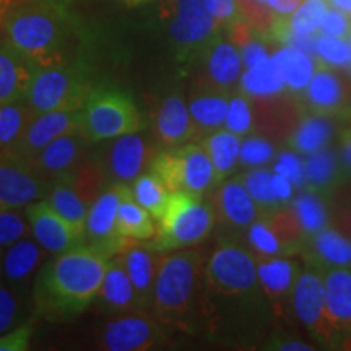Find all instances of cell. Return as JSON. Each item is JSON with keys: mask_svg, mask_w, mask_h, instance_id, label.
Returning <instances> with one entry per match:
<instances>
[{"mask_svg": "<svg viewBox=\"0 0 351 351\" xmlns=\"http://www.w3.org/2000/svg\"><path fill=\"white\" fill-rule=\"evenodd\" d=\"M32 232L28 218H23L16 208L0 207V247L12 245Z\"/></svg>", "mask_w": 351, "mask_h": 351, "instance_id": "44", "label": "cell"}, {"mask_svg": "<svg viewBox=\"0 0 351 351\" xmlns=\"http://www.w3.org/2000/svg\"><path fill=\"white\" fill-rule=\"evenodd\" d=\"M269 41H265L262 36H256L252 41H249L247 44H244L243 47H239L241 57H243V64L245 69H251L254 65L263 62L269 57V49H267V44Z\"/></svg>", "mask_w": 351, "mask_h": 351, "instance_id": "53", "label": "cell"}, {"mask_svg": "<svg viewBox=\"0 0 351 351\" xmlns=\"http://www.w3.org/2000/svg\"><path fill=\"white\" fill-rule=\"evenodd\" d=\"M275 156V148L269 140L258 137V135H249L247 138L241 142L239 161L244 166H263L270 163Z\"/></svg>", "mask_w": 351, "mask_h": 351, "instance_id": "46", "label": "cell"}, {"mask_svg": "<svg viewBox=\"0 0 351 351\" xmlns=\"http://www.w3.org/2000/svg\"><path fill=\"white\" fill-rule=\"evenodd\" d=\"M332 130L328 117L307 114V116H302L300 124L293 130L291 137H289V145L298 153L311 155V153L326 147L332 137Z\"/></svg>", "mask_w": 351, "mask_h": 351, "instance_id": "37", "label": "cell"}, {"mask_svg": "<svg viewBox=\"0 0 351 351\" xmlns=\"http://www.w3.org/2000/svg\"><path fill=\"white\" fill-rule=\"evenodd\" d=\"M326 311L335 337L351 332V270L330 269L326 278Z\"/></svg>", "mask_w": 351, "mask_h": 351, "instance_id": "26", "label": "cell"}, {"mask_svg": "<svg viewBox=\"0 0 351 351\" xmlns=\"http://www.w3.org/2000/svg\"><path fill=\"white\" fill-rule=\"evenodd\" d=\"M2 29L3 39L38 67L67 64L69 15L56 0H32L8 8Z\"/></svg>", "mask_w": 351, "mask_h": 351, "instance_id": "2", "label": "cell"}, {"mask_svg": "<svg viewBox=\"0 0 351 351\" xmlns=\"http://www.w3.org/2000/svg\"><path fill=\"white\" fill-rule=\"evenodd\" d=\"M39 67L7 39L0 41V104L25 99Z\"/></svg>", "mask_w": 351, "mask_h": 351, "instance_id": "20", "label": "cell"}, {"mask_svg": "<svg viewBox=\"0 0 351 351\" xmlns=\"http://www.w3.org/2000/svg\"><path fill=\"white\" fill-rule=\"evenodd\" d=\"M67 181L77 189V192L83 197L88 205L93 204L101 189V173L96 166H82L73 171V174L67 178Z\"/></svg>", "mask_w": 351, "mask_h": 351, "instance_id": "47", "label": "cell"}, {"mask_svg": "<svg viewBox=\"0 0 351 351\" xmlns=\"http://www.w3.org/2000/svg\"><path fill=\"white\" fill-rule=\"evenodd\" d=\"M155 134L168 147L182 145L197 137L191 111L179 95H171L161 101L155 114Z\"/></svg>", "mask_w": 351, "mask_h": 351, "instance_id": "24", "label": "cell"}, {"mask_svg": "<svg viewBox=\"0 0 351 351\" xmlns=\"http://www.w3.org/2000/svg\"><path fill=\"white\" fill-rule=\"evenodd\" d=\"M298 275H300V269L289 258L280 256L257 258L258 283L265 295L274 300L288 296L293 291Z\"/></svg>", "mask_w": 351, "mask_h": 351, "instance_id": "29", "label": "cell"}, {"mask_svg": "<svg viewBox=\"0 0 351 351\" xmlns=\"http://www.w3.org/2000/svg\"><path fill=\"white\" fill-rule=\"evenodd\" d=\"M202 275L199 251H173L161 256L153 291V311L161 322L178 324L191 311Z\"/></svg>", "mask_w": 351, "mask_h": 351, "instance_id": "4", "label": "cell"}, {"mask_svg": "<svg viewBox=\"0 0 351 351\" xmlns=\"http://www.w3.org/2000/svg\"><path fill=\"white\" fill-rule=\"evenodd\" d=\"M274 171L276 174H282L293 182V186L302 189L306 184V168L304 163L296 153L282 152L276 156V163Z\"/></svg>", "mask_w": 351, "mask_h": 351, "instance_id": "48", "label": "cell"}, {"mask_svg": "<svg viewBox=\"0 0 351 351\" xmlns=\"http://www.w3.org/2000/svg\"><path fill=\"white\" fill-rule=\"evenodd\" d=\"M225 127L239 137H245L254 130V112L249 96L239 91L230 99Z\"/></svg>", "mask_w": 351, "mask_h": 351, "instance_id": "43", "label": "cell"}, {"mask_svg": "<svg viewBox=\"0 0 351 351\" xmlns=\"http://www.w3.org/2000/svg\"><path fill=\"white\" fill-rule=\"evenodd\" d=\"M117 231L130 241H148L156 234L152 215L134 199L130 187L125 191L117 210Z\"/></svg>", "mask_w": 351, "mask_h": 351, "instance_id": "34", "label": "cell"}, {"mask_svg": "<svg viewBox=\"0 0 351 351\" xmlns=\"http://www.w3.org/2000/svg\"><path fill=\"white\" fill-rule=\"evenodd\" d=\"M33 335V324L26 322L16 326L10 332L0 335V351H26Z\"/></svg>", "mask_w": 351, "mask_h": 351, "instance_id": "50", "label": "cell"}, {"mask_svg": "<svg viewBox=\"0 0 351 351\" xmlns=\"http://www.w3.org/2000/svg\"><path fill=\"white\" fill-rule=\"evenodd\" d=\"M346 43H348V49H350V57H348V62H346V65H345V69H346V72H350L351 73V36L346 39Z\"/></svg>", "mask_w": 351, "mask_h": 351, "instance_id": "59", "label": "cell"}, {"mask_svg": "<svg viewBox=\"0 0 351 351\" xmlns=\"http://www.w3.org/2000/svg\"><path fill=\"white\" fill-rule=\"evenodd\" d=\"M298 101L304 111L322 117H348L351 114L348 93L341 78L332 72L330 65L315 59V72Z\"/></svg>", "mask_w": 351, "mask_h": 351, "instance_id": "14", "label": "cell"}, {"mask_svg": "<svg viewBox=\"0 0 351 351\" xmlns=\"http://www.w3.org/2000/svg\"><path fill=\"white\" fill-rule=\"evenodd\" d=\"M306 168V182L309 184V189L313 192L332 191L337 187V184L345 176L343 166H341L340 155H337L332 148H320V150L307 155L304 163Z\"/></svg>", "mask_w": 351, "mask_h": 351, "instance_id": "31", "label": "cell"}, {"mask_svg": "<svg viewBox=\"0 0 351 351\" xmlns=\"http://www.w3.org/2000/svg\"><path fill=\"white\" fill-rule=\"evenodd\" d=\"M228 93L213 90H202L189 103L197 137H207L212 132L225 125L230 99Z\"/></svg>", "mask_w": 351, "mask_h": 351, "instance_id": "28", "label": "cell"}, {"mask_svg": "<svg viewBox=\"0 0 351 351\" xmlns=\"http://www.w3.org/2000/svg\"><path fill=\"white\" fill-rule=\"evenodd\" d=\"M152 169L171 192L204 197L218 184L212 160L202 143L176 145L158 153L152 161Z\"/></svg>", "mask_w": 351, "mask_h": 351, "instance_id": "6", "label": "cell"}, {"mask_svg": "<svg viewBox=\"0 0 351 351\" xmlns=\"http://www.w3.org/2000/svg\"><path fill=\"white\" fill-rule=\"evenodd\" d=\"M320 32L328 36L348 39L351 36V16L339 8H328L320 25Z\"/></svg>", "mask_w": 351, "mask_h": 351, "instance_id": "49", "label": "cell"}, {"mask_svg": "<svg viewBox=\"0 0 351 351\" xmlns=\"http://www.w3.org/2000/svg\"><path fill=\"white\" fill-rule=\"evenodd\" d=\"M265 2L280 15H289L300 7L302 0H265Z\"/></svg>", "mask_w": 351, "mask_h": 351, "instance_id": "56", "label": "cell"}, {"mask_svg": "<svg viewBox=\"0 0 351 351\" xmlns=\"http://www.w3.org/2000/svg\"><path fill=\"white\" fill-rule=\"evenodd\" d=\"M32 234L46 252L57 256L83 244V234L49 207L46 200L26 205Z\"/></svg>", "mask_w": 351, "mask_h": 351, "instance_id": "15", "label": "cell"}, {"mask_svg": "<svg viewBox=\"0 0 351 351\" xmlns=\"http://www.w3.org/2000/svg\"><path fill=\"white\" fill-rule=\"evenodd\" d=\"M130 189L132 194H134V199L137 200L153 218L160 219L163 217L171 191L166 187V184L161 181V178L155 173V171H147V173H142L138 178H135Z\"/></svg>", "mask_w": 351, "mask_h": 351, "instance_id": "38", "label": "cell"}, {"mask_svg": "<svg viewBox=\"0 0 351 351\" xmlns=\"http://www.w3.org/2000/svg\"><path fill=\"white\" fill-rule=\"evenodd\" d=\"M152 147L140 137L138 132L122 135L109 148L108 169L119 182L132 181L143 173L145 166L152 163Z\"/></svg>", "mask_w": 351, "mask_h": 351, "instance_id": "22", "label": "cell"}, {"mask_svg": "<svg viewBox=\"0 0 351 351\" xmlns=\"http://www.w3.org/2000/svg\"><path fill=\"white\" fill-rule=\"evenodd\" d=\"M327 2L351 16V0H327Z\"/></svg>", "mask_w": 351, "mask_h": 351, "instance_id": "58", "label": "cell"}, {"mask_svg": "<svg viewBox=\"0 0 351 351\" xmlns=\"http://www.w3.org/2000/svg\"><path fill=\"white\" fill-rule=\"evenodd\" d=\"M274 348L282 350V351H313L314 346L302 343V341H298V340H282L278 341Z\"/></svg>", "mask_w": 351, "mask_h": 351, "instance_id": "57", "label": "cell"}, {"mask_svg": "<svg viewBox=\"0 0 351 351\" xmlns=\"http://www.w3.org/2000/svg\"><path fill=\"white\" fill-rule=\"evenodd\" d=\"M119 256L134 285L138 309L147 311L148 307H153V291H155L158 263L161 256H158L150 243L143 241L142 244H138V241H130L124 251L119 252Z\"/></svg>", "mask_w": 351, "mask_h": 351, "instance_id": "19", "label": "cell"}, {"mask_svg": "<svg viewBox=\"0 0 351 351\" xmlns=\"http://www.w3.org/2000/svg\"><path fill=\"white\" fill-rule=\"evenodd\" d=\"M205 86L204 90L231 93L241 78L243 57L232 43L217 39L205 52Z\"/></svg>", "mask_w": 351, "mask_h": 351, "instance_id": "21", "label": "cell"}, {"mask_svg": "<svg viewBox=\"0 0 351 351\" xmlns=\"http://www.w3.org/2000/svg\"><path fill=\"white\" fill-rule=\"evenodd\" d=\"M127 189L124 182H116L101 192L88 210L83 244L108 258L117 256L130 243L117 231V210Z\"/></svg>", "mask_w": 351, "mask_h": 351, "instance_id": "10", "label": "cell"}, {"mask_svg": "<svg viewBox=\"0 0 351 351\" xmlns=\"http://www.w3.org/2000/svg\"><path fill=\"white\" fill-rule=\"evenodd\" d=\"M49 207L59 213L64 219H67L72 226H75L85 238V225L88 217V204L83 197L78 194L77 189L70 184L67 179L52 184L49 194L44 199Z\"/></svg>", "mask_w": 351, "mask_h": 351, "instance_id": "33", "label": "cell"}, {"mask_svg": "<svg viewBox=\"0 0 351 351\" xmlns=\"http://www.w3.org/2000/svg\"><path fill=\"white\" fill-rule=\"evenodd\" d=\"M271 176L274 174L270 169L254 168L249 173H245L243 178H239L263 215L282 207L278 197L275 195L274 187H271Z\"/></svg>", "mask_w": 351, "mask_h": 351, "instance_id": "41", "label": "cell"}, {"mask_svg": "<svg viewBox=\"0 0 351 351\" xmlns=\"http://www.w3.org/2000/svg\"><path fill=\"white\" fill-rule=\"evenodd\" d=\"M34 117L36 111L25 99L0 104V150H12Z\"/></svg>", "mask_w": 351, "mask_h": 351, "instance_id": "36", "label": "cell"}, {"mask_svg": "<svg viewBox=\"0 0 351 351\" xmlns=\"http://www.w3.org/2000/svg\"><path fill=\"white\" fill-rule=\"evenodd\" d=\"M340 161L345 174H351V129H345L340 137Z\"/></svg>", "mask_w": 351, "mask_h": 351, "instance_id": "55", "label": "cell"}, {"mask_svg": "<svg viewBox=\"0 0 351 351\" xmlns=\"http://www.w3.org/2000/svg\"><path fill=\"white\" fill-rule=\"evenodd\" d=\"M219 25L204 5V0H174V19L169 25L171 41L179 60L204 56L219 38Z\"/></svg>", "mask_w": 351, "mask_h": 351, "instance_id": "9", "label": "cell"}, {"mask_svg": "<svg viewBox=\"0 0 351 351\" xmlns=\"http://www.w3.org/2000/svg\"><path fill=\"white\" fill-rule=\"evenodd\" d=\"M108 261L85 244L57 254L34 280L36 314L49 322H65L80 315L98 298Z\"/></svg>", "mask_w": 351, "mask_h": 351, "instance_id": "1", "label": "cell"}, {"mask_svg": "<svg viewBox=\"0 0 351 351\" xmlns=\"http://www.w3.org/2000/svg\"><path fill=\"white\" fill-rule=\"evenodd\" d=\"M93 88L80 69L73 65L39 67L34 73L25 101L36 114L62 109H82Z\"/></svg>", "mask_w": 351, "mask_h": 351, "instance_id": "7", "label": "cell"}, {"mask_svg": "<svg viewBox=\"0 0 351 351\" xmlns=\"http://www.w3.org/2000/svg\"><path fill=\"white\" fill-rule=\"evenodd\" d=\"M278 64L285 85L293 93H301L314 77L315 62L313 57L295 46H283L274 54Z\"/></svg>", "mask_w": 351, "mask_h": 351, "instance_id": "35", "label": "cell"}, {"mask_svg": "<svg viewBox=\"0 0 351 351\" xmlns=\"http://www.w3.org/2000/svg\"><path fill=\"white\" fill-rule=\"evenodd\" d=\"M0 274H2V261H0Z\"/></svg>", "mask_w": 351, "mask_h": 351, "instance_id": "62", "label": "cell"}, {"mask_svg": "<svg viewBox=\"0 0 351 351\" xmlns=\"http://www.w3.org/2000/svg\"><path fill=\"white\" fill-rule=\"evenodd\" d=\"M271 187H274V192L275 195L278 197L280 204L285 205L288 204L289 200H291L293 197V182L289 181V179L285 178L282 174H274L271 176Z\"/></svg>", "mask_w": 351, "mask_h": 351, "instance_id": "54", "label": "cell"}, {"mask_svg": "<svg viewBox=\"0 0 351 351\" xmlns=\"http://www.w3.org/2000/svg\"><path fill=\"white\" fill-rule=\"evenodd\" d=\"M19 317V301L5 285H0V335L12 330Z\"/></svg>", "mask_w": 351, "mask_h": 351, "instance_id": "51", "label": "cell"}, {"mask_svg": "<svg viewBox=\"0 0 351 351\" xmlns=\"http://www.w3.org/2000/svg\"><path fill=\"white\" fill-rule=\"evenodd\" d=\"M204 276L215 295L245 296L258 283L257 261L238 244H221L210 256Z\"/></svg>", "mask_w": 351, "mask_h": 351, "instance_id": "8", "label": "cell"}, {"mask_svg": "<svg viewBox=\"0 0 351 351\" xmlns=\"http://www.w3.org/2000/svg\"><path fill=\"white\" fill-rule=\"evenodd\" d=\"M291 207L295 210L298 219H300L302 231L306 232V238L327 226L328 213L324 202L320 200V197L317 195V192H301V194L293 200Z\"/></svg>", "mask_w": 351, "mask_h": 351, "instance_id": "39", "label": "cell"}, {"mask_svg": "<svg viewBox=\"0 0 351 351\" xmlns=\"http://www.w3.org/2000/svg\"><path fill=\"white\" fill-rule=\"evenodd\" d=\"M215 223L217 215L213 205L207 204L204 197L189 192H171L150 245L158 254L191 247L208 238Z\"/></svg>", "mask_w": 351, "mask_h": 351, "instance_id": "3", "label": "cell"}, {"mask_svg": "<svg viewBox=\"0 0 351 351\" xmlns=\"http://www.w3.org/2000/svg\"><path fill=\"white\" fill-rule=\"evenodd\" d=\"M293 309L311 333L322 343L335 341L326 311V285L315 270H304L298 275L291 291Z\"/></svg>", "mask_w": 351, "mask_h": 351, "instance_id": "13", "label": "cell"}, {"mask_svg": "<svg viewBox=\"0 0 351 351\" xmlns=\"http://www.w3.org/2000/svg\"><path fill=\"white\" fill-rule=\"evenodd\" d=\"M44 254L46 251L36 243V239L23 238L8 245L2 261L3 278L12 287L26 283L39 270Z\"/></svg>", "mask_w": 351, "mask_h": 351, "instance_id": "27", "label": "cell"}, {"mask_svg": "<svg viewBox=\"0 0 351 351\" xmlns=\"http://www.w3.org/2000/svg\"><path fill=\"white\" fill-rule=\"evenodd\" d=\"M80 119L82 109H62V111L36 114V117L26 127L19 143L8 152H15L32 160L56 138L80 130Z\"/></svg>", "mask_w": 351, "mask_h": 351, "instance_id": "16", "label": "cell"}, {"mask_svg": "<svg viewBox=\"0 0 351 351\" xmlns=\"http://www.w3.org/2000/svg\"><path fill=\"white\" fill-rule=\"evenodd\" d=\"M165 343L163 328L145 311H132L111 320L99 337V348L108 351H145L160 348Z\"/></svg>", "mask_w": 351, "mask_h": 351, "instance_id": "12", "label": "cell"}, {"mask_svg": "<svg viewBox=\"0 0 351 351\" xmlns=\"http://www.w3.org/2000/svg\"><path fill=\"white\" fill-rule=\"evenodd\" d=\"M52 184L19 153L0 150V207L20 208L46 199Z\"/></svg>", "mask_w": 351, "mask_h": 351, "instance_id": "11", "label": "cell"}, {"mask_svg": "<svg viewBox=\"0 0 351 351\" xmlns=\"http://www.w3.org/2000/svg\"><path fill=\"white\" fill-rule=\"evenodd\" d=\"M145 127L138 108L125 93L93 88L82 108L80 132L88 142L117 138Z\"/></svg>", "mask_w": 351, "mask_h": 351, "instance_id": "5", "label": "cell"}, {"mask_svg": "<svg viewBox=\"0 0 351 351\" xmlns=\"http://www.w3.org/2000/svg\"><path fill=\"white\" fill-rule=\"evenodd\" d=\"M285 88L287 85L274 56L251 69H245L239 78V91L252 99L276 96Z\"/></svg>", "mask_w": 351, "mask_h": 351, "instance_id": "30", "label": "cell"}, {"mask_svg": "<svg viewBox=\"0 0 351 351\" xmlns=\"http://www.w3.org/2000/svg\"><path fill=\"white\" fill-rule=\"evenodd\" d=\"M247 241L258 257H275V256H289L275 231L271 230L265 219H256L247 228Z\"/></svg>", "mask_w": 351, "mask_h": 351, "instance_id": "42", "label": "cell"}, {"mask_svg": "<svg viewBox=\"0 0 351 351\" xmlns=\"http://www.w3.org/2000/svg\"><path fill=\"white\" fill-rule=\"evenodd\" d=\"M10 5V0H0V10H5Z\"/></svg>", "mask_w": 351, "mask_h": 351, "instance_id": "61", "label": "cell"}, {"mask_svg": "<svg viewBox=\"0 0 351 351\" xmlns=\"http://www.w3.org/2000/svg\"><path fill=\"white\" fill-rule=\"evenodd\" d=\"M204 5L219 25L230 26L241 19L238 0H204Z\"/></svg>", "mask_w": 351, "mask_h": 351, "instance_id": "52", "label": "cell"}, {"mask_svg": "<svg viewBox=\"0 0 351 351\" xmlns=\"http://www.w3.org/2000/svg\"><path fill=\"white\" fill-rule=\"evenodd\" d=\"M350 49L346 39L337 36H317L315 43V59L322 60L324 64L332 65V67H343L348 62Z\"/></svg>", "mask_w": 351, "mask_h": 351, "instance_id": "45", "label": "cell"}, {"mask_svg": "<svg viewBox=\"0 0 351 351\" xmlns=\"http://www.w3.org/2000/svg\"><path fill=\"white\" fill-rule=\"evenodd\" d=\"M212 205L217 221L230 230H245L261 217V208L239 178L223 182Z\"/></svg>", "mask_w": 351, "mask_h": 351, "instance_id": "18", "label": "cell"}, {"mask_svg": "<svg viewBox=\"0 0 351 351\" xmlns=\"http://www.w3.org/2000/svg\"><path fill=\"white\" fill-rule=\"evenodd\" d=\"M301 251L317 269L351 267V239L333 228L326 226L314 234L307 236Z\"/></svg>", "mask_w": 351, "mask_h": 351, "instance_id": "25", "label": "cell"}, {"mask_svg": "<svg viewBox=\"0 0 351 351\" xmlns=\"http://www.w3.org/2000/svg\"><path fill=\"white\" fill-rule=\"evenodd\" d=\"M98 300L101 309L111 314L140 311L134 285L119 254L108 261V269L101 283Z\"/></svg>", "mask_w": 351, "mask_h": 351, "instance_id": "23", "label": "cell"}, {"mask_svg": "<svg viewBox=\"0 0 351 351\" xmlns=\"http://www.w3.org/2000/svg\"><path fill=\"white\" fill-rule=\"evenodd\" d=\"M122 2L129 3V5H138V3H143V2H148V0H122Z\"/></svg>", "mask_w": 351, "mask_h": 351, "instance_id": "60", "label": "cell"}, {"mask_svg": "<svg viewBox=\"0 0 351 351\" xmlns=\"http://www.w3.org/2000/svg\"><path fill=\"white\" fill-rule=\"evenodd\" d=\"M88 140L80 130L70 132L67 135L56 138L44 150L32 158L33 168L47 182L54 184L70 178L78 168L83 148Z\"/></svg>", "mask_w": 351, "mask_h": 351, "instance_id": "17", "label": "cell"}, {"mask_svg": "<svg viewBox=\"0 0 351 351\" xmlns=\"http://www.w3.org/2000/svg\"><path fill=\"white\" fill-rule=\"evenodd\" d=\"M204 148L207 150L210 160H212L217 182H223L234 171L239 161L241 138L239 135L232 134L231 130H215L204 138Z\"/></svg>", "mask_w": 351, "mask_h": 351, "instance_id": "32", "label": "cell"}, {"mask_svg": "<svg viewBox=\"0 0 351 351\" xmlns=\"http://www.w3.org/2000/svg\"><path fill=\"white\" fill-rule=\"evenodd\" d=\"M328 10L327 0H302L295 12L285 15L288 29L295 34H314L320 29L324 16Z\"/></svg>", "mask_w": 351, "mask_h": 351, "instance_id": "40", "label": "cell"}]
</instances>
